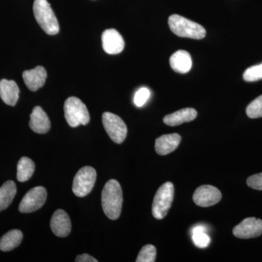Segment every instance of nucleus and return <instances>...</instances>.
I'll use <instances>...</instances> for the list:
<instances>
[{"instance_id": "obj_19", "label": "nucleus", "mask_w": 262, "mask_h": 262, "mask_svg": "<svg viewBox=\"0 0 262 262\" xmlns=\"http://www.w3.org/2000/svg\"><path fill=\"white\" fill-rule=\"evenodd\" d=\"M23 239V233L18 229H13L2 237L0 239V250L3 251H10L18 247Z\"/></svg>"}, {"instance_id": "obj_22", "label": "nucleus", "mask_w": 262, "mask_h": 262, "mask_svg": "<svg viewBox=\"0 0 262 262\" xmlns=\"http://www.w3.org/2000/svg\"><path fill=\"white\" fill-rule=\"evenodd\" d=\"M206 227L203 225H196L192 229V239L198 247L204 248L211 244V237L206 233Z\"/></svg>"}, {"instance_id": "obj_26", "label": "nucleus", "mask_w": 262, "mask_h": 262, "mask_svg": "<svg viewBox=\"0 0 262 262\" xmlns=\"http://www.w3.org/2000/svg\"><path fill=\"white\" fill-rule=\"evenodd\" d=\"M150 95H151V93H150L149 90L146 88H141L138 90L134 98V102L136 106L138 107L144 106L149 100Z\"/></svg>"}, {"instance_id": "obj_4", "label": "nucleus", "mask_w": 262, "mask_h": 262, "mask_svg": "<svg viewBox=\"0 0 262 262\" xmlns=\"http://www.w3.org/2000/svg\"><path fill=\"white\" fill-rule=\"evenodd\" d=\"M66 120L70 126L78 127L86 125L90 122V115L87 106L77 97H70L64 103Z\"/></svg>"}, {"instance_id": "obj_14", "label": "nucleus", "mask_w": 262, "mask_h": 262, "mask_svg": "<svg viewBox=\"0 0 262 262\" xmlns=\"http://www.w3.org/2000/svg\"><path fill=\"white\" fill-rule=\"evenodd\" d=\"M29 126L34 132L39 134H46L51 129V121L47 114L43 111L40 106H35L33 108Z\"/></svg>"}, {"instance_id": "obj_17", "label": "nucleus", "mask_w": 262, "mask_h": 262, "mask_svg": "<svg viewBox=\"0 0 262 262\" xmlns=\"http://www.w3.org/2000/svg\"><path fill=\"white\" fill-rule=\"evenodd\" d=\"M198 116L194 108H185L166 115L163 118L164 123L169 126H177L185 122L193 121Z\"/></svg>"}, {"instance_id": "obj_18", "label": "nucleus", "mask_w": 262, "mask_h": 262, "mask_svg": "<svg viewBox=\"0 0 262 262\" xmlns=\"http://www.w3.org/2000/svg\"><path fill=\"white\" fill-rule=\"evenodd\" d=\"M170 64L175 72L181 74L187 73L192 69V57L187 51L181 50L174 53L170 57Z\"/></svg>"}, {"instance_id": "obj_25", "label": "nucleus", "mask_w": 262, "mask_h": 262, "mask_svg": "<svg viewBox=\"0 0 262 262\" xmlns=\"http://www.w3.org/2000/svg\"><path fill=\"white\" fill-rule=\"evenodd\" d=\"M244 79L247 82H255L262 79V63L253 66L245 71Z\"/></svg>"}, {"instance_id": "obj_21", "label": "nucleus", "mask_w": 262, "mask_h": 262, "mask_svg": "<svg viewBox=\"0 0 262 262\" xmlns=\"http://www.w3.org/2000/svg\"><path fill=\"white\" fill-rule=\"evenodd\" d=\"M34 170L35 165L30 158L27 157L20 158L17 166V179L18 182H27L32 177Z\"/></svg>"}, {"instance_id": "obj_2", "label": "nucleus", "mask_w": 262, "mask_h": 262, "mask_svg": "<svg viewBox=\"0 0 262 262\" xmlns=\"http://www.w3.org/2000/svg\"><path fill=\"white\" fill-rule=\"evenodd\" d=\"M33 12L38 24L46 34L55 35L59 32V24L48 0H34Z\"/></svg>"}, {"instance_id": "obj_5", "label": "nucleus", "mask_w": 262, "mask_h": 262, "mask_svg": "<svg viewBox=\"0 0 262 262\" xmlns=\"http://www.w3.org/2000/svg\"><path fill=\"white\" fill-rule=\"evenodd\" d=\"M174 198V187L171 182L163 184L155 194L152 203L153 216L157 220H163L173 203Z\"/></svg>"}, {"instance_id": "obj_1", "label": "nucleus", "mask_w": 262, "mask_h": 262, "mask_svg": "<svg viewBox=\"0 0 262 262\" xmlns=\"http://www.w3.org/2000/svg\"><path fill=\"white\" fill-rule=\"evenodd\" d=\"M122 201L123 198L120 184L115 179H111L105 184L101 194L103 211L108 219L116 220L120 217Z\"/></svg>"}, {"instance_id": "obj_6", "label": "nucleus", "mask_w": 262, "mask_h": 262, "mask_svg": "<svg viewBox=\"0 0 262 262\" xmlns=\"http://www.w3.org/2000/svg\"><path fill=\"white\" fill-rule=\"evenodd\" d=\"M96 170L91 166H84L80 169L75 177L72 191L76 196L82 198L92 191L96 181Z\"/></svg>"}, {"instance_id": "obj_16", "label": "nucleus", "mask_w": 262, "mask_h": 262, "mask_svg": "<svg viewBox=\"0 0 262 262\" xmlns=\"http://www.w3.org/2000/svg\"><path fill=\"white\" fill-rule=\"evenodd\" d=\"M20 90L13 80L3 79L0 81V97L6 104L15 106L18 102Z\"/></svg>"}, {"instance_id": "obj_11", "label": "nucleus", "mask_w": 262, "mask_h": 262, "mask_svg": "<svg viewBox=\"0 0 262 262\" xmlns=\"http://www.w3.org/2000/svg\"><path fill=\"white\" fill-rule=\"evenodd\" d=\"M101 40L103 51L108 54H119L125 48L123 38L116 29H110L105 30L103 32Z\"/></svg>"}, {"instance_id": "obj_7", "label": "nucleus", "mask_w": 262, "mask_h": 262, "mask_svg": "<svg viewBox=\"0 0 262 262\" xmlns=\"http://www.w3.org/2000/svg\"><path fill=\"white\" fill-rule=\"evenodd\" d=\"M102 122L103 127L114 142L122 144L125 141L127 128L120 117L111 113H104L102 115Z\"/></svg>"}, {"instance_id": "obj_20", "label": "nucleus", "mask_w": 262, "mask_h": 262, "mask_svg": "<svg viewBox=\"0 0 262 262\" xmlns=\"http://www.w3.org/2000/svg\"><path fill=\"white\" fill-rule=\"evenodd\" d=\"M17 192V187L13 181H8L0 187V211L6 209L11 204Z\"/></svg>"}, {"instance_id": "obj_24", "label": "nucleus", "mask_w": 262, "mask_h": 262, "mask_svg": "<svg viewBox=\"0 0 262 262\" xmlns=\"http://www.w3.org/2000/svg\"><path fill=\"white\" fill-rule=\"evenodd\" d=\"M246 114L251 119L262 117V95L248 105L246 108Z\"/></svg>"}, {"instance_id": "obj_15", "label": "nucleus", "mask_w": 262, "mask_h": 262, "mask_svg": "<svg viewBox=\"0 0 262 262\" xmlns=\"http://www.w3.org/2000/svg\"><path fill=\"white\" fill-rule=\"evenodd\" d=\"M181 141L182 138L177 134L161 136L155 141V151L160 155L170 154L177 149Z\"/></svg>"}, {"instance_id": "obj_8", "label": "nucleus", "mask_w": 262, "mask_h": 262, "mask_svg": "<svg viewBox=\"0 0 262 262\" xmlns=\"http://www.w3.org/2000/svg\"><path fill=\"white\" fill-rule=\"evenodd\" d=\"M47 200V191L43 187L30 189L20 201L18 209L20 213H29L40 209Z\"/></svg>"}, {"instance_id": "obj_3", "label": "nucleus", "mask_w": 262, "mask_h": 262, "mask_svg": "<svg viewBox=\"0 0 262 262\" xmlns=\"http://www.w3.org/2000/svg\"><path fill=\"white\" fill-rule=\"evenodd\" d=\"M168 24L170 30L179 37L195 39H201L206 37L204 27L181 15H170Z\"/></svg>"}, {"instance_id": "obj_13", "label": "nucleus", "mask_w": 262, "mask_h": 262, "mask_svg": "<svg viewBox=\"0 0 262 262\" xmlns=\"http://www.w3.org/2000/svg\"><path fill=\"white\" fill-rule=\"evenodd\" d=\"M23 79L31 91H37L46 83L47 72L42 66H38L33 70L24 71Z\"/></svg>"}, {"instance_id": "obj_12", "label": "nucleus", "mask_w": 262, "mask_h": 262, "mask_svg": "<svg viewBox=\"0 0 262 262\" xmlns=\"http://www.w3.org/2000/svg\"><path fill=\"white\" fill-rule=\"evenodd\" d=\"M51 228L58 237H65L70 234L72 222L67 212L58 209L53 213L51 220Z\"/></svg>"}, {"instance_id": "obj_10", "label": "nucleus", "mask_w": 262, "mask_h": 262, "mask_svg": "<svg viewBox=\"0 0 262 262\" xmlns=\"http://www.w3.org/2000/svg\"><path fill=\"white\" fill-rule=\"evenodd\" d=\"M222 198V193L216 187L203 185L196 189L193 195V201L196 206L210 207L218 203Z\"/></svg>"}, {"instance_id": "obj_9", "label": "nucleus", "mask_w": 262, "mask_h": 262, "mask_svg": "<svg viewBox=\"0 0 262 262\" xmlns=\"http://www.w3.org/2000/svg\"><path fill=\"white\" fill-rule=\"evenodd\" d=\"M233 234L239 239L255 238L262 234V220L250 217L245 219L233 229Z\"/></svg>"}, {"instance_id": "obj_27", "label": "nucleus", "mask_w": 262, "mask_h": 262, "mask_svg": "<svg viewBox=\"0 0 262 262\" xmlns=\"http://www.w3.org/2000/svg\"><path fill=\"white\" fill-rule=\"evenodd\" d=\"M247 185L256 190L262 191V173L255 174L247 179Z\"/></svg>"}, {"instance_id": "obj_23", "label": "nucleus", "mask_w": 262, "mask_h": 262, "mask_svg": "<svg viewBox=\"0 0 262 262\" xmlns=\"http://www.w3.org/2000/svg\"><path fill=\"white\" fill-rule=\"evenodd\" d=\"M157 251L152 245L144 246L138 255L136 262H154L156 259Z\"/></svg>"}, {"instance_id": "obj_28", "label": "nucleus", "mask_w": 262, "mask_h": 262, "mask_svg": "<svg viewBox=\"0 0 262 262\" xmlns=\"http://www.w3.org/2000/svg\"><path fill=\"white\" fill-rule=\"evenodd\" d=\"M75 261L77 262H98V260L93 257V256H90L87 253H84V254L79 255L76 258Z\"/></svg>"}]
</instances>
